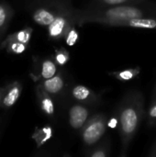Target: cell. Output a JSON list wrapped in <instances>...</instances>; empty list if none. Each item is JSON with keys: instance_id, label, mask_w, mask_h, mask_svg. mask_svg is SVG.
Wrapping results in <instances>:
<instances>
[{"instance_id": "ba28073f", "label": "cell", "mask_w": 156, "mask_h": 157, "mask_svg": "<svg viewBox=\"0 0 156 157\" xmlns=\"http://www.w3.org/2000/svg\"><path fill=\"white\" fill-rule=\"evenodd\" d=\"M116 27H126V28H135V29H156V16L154 17H134L122 20L119 22Z\"/></svg>"}, {"instance_id": "8fae6325", "label": "cell", "mask_w": 156, "mask_h": 157, "mask_svg": "<svg viewBox=\"0 0 156 157\" xmlns=\"http://www.w3.org/2000/svg\"><path fill=\"white\" fill-rule=\"evenodd\" d=\"M40 86L44 88L45 91H47L51 96L60 95L65 87V79L62 73H57L54 76L48 79H44Z\"/></svg>"}, {"instance_id": "5b68a950", "label": "cell", "mask_w": 156, "mask_h": 157, "mask_svg": "<svg viewBox=\"0 0 156 157\" xmlns=\"http://www.w3.org/2000/svg\"><path fill=\"white\" fill-rule=\"evenodd\" d=\"M90 106L76 102L74 103L68 110V122L70 127L74 131H79L85 126L86 121L92 116Z\"/></svg>"}, {"instance_id": "e0dca14e", "label": "cell", "mask_w": 156, "mask_h": 157, "mask_svg": "<svg viewBox=\"0 0 156 157\" xmlns=\"http://www.w3.org/2000/svg\"><path fill=\"white\" fill-rule=\"evenodd\" d=\"M57 74V64L51 59H45L41 63L40 77L48 79L54 76Z\"/></svg>"}, {"instance_id": "9c48e42d", "label": "cell", "mask_w": 156, "mask_h": 157, "mask_svg": "<svg viewBox=\"0 0 156 157\" xmlns=\"http://www.w3.org/2000/svg\"><path fill=\"white\" fill-rule=\"evenodd\" d=\"M22 92V85L18 81L11 83L6 87V92L2 100V107L4 109H9L13 107L19 99Z\"/></svg>"}, {"instance_id": "cb8c5ba5", "label": "cell", "mask_w": 156, "mask_h": 157, "mask_svg": "<svg viewBox=\"0 0 156 157\" xmlns=\"http://www.w3.org/2000/svg\"><path fill=\"white\" fill-rule=\"evenodd\" d=\"M148 156L150 157H156V143L154 144V146L152 147L150 153L148 154Z\"/></svg>"}, {"instance_id": "ac0fdd59", "label": "cell", "mask_w": 156, "mask_h": 157, "mask_svg": "<svg viewBox=\"0 0 156 157\" xmlns=\"http://www.w3.org/2000/svg\"><path fill=\"white\" fill-rule=\"evenodd\" d=\"M12 17V9L4 3H0V34L6 29Z\"/></svg>"}, {"instance_id": "7c38bea8", "label": "cell", "mask_w": 156, "mask_h": 157, "mask_svg": "<svg viewBox=\"0 0 156 157\" xmlns=\"http://www.w3.org/2000/svg\"><path fill=\"white\" fill-rule=\"evenodd\" d=\"M110 155V142L108 138H106L100 144L88 148L85 153V155L88 157H108Z\"/></svg>"}, {"instance_id": "5bb4252c", "label": "cell", "mask_w": 156, "mask_h": 157, "mask_svg": "<svg viewBox=\"0 0 156 157\" xmlns=\"http://www.w3.org/2000/svg\"><path fill=\"white\" fill-rule=\"evenodd\" d=\"M52 129L51 126H44L41 129H36L33 135H32V139L35 141L37 147H40L42 146L46 142H48L51 136H52Z\"/></svg>"}, {"instance_id": "603a6c76", "label": "cell", "mask_w": 156, "mask_h": 157, "mask_svg": "<svg viewBox=\"0 0 156 157\" xmlns=\"http://www.w3.org/2000/svg\"><path fill=\"white\" fill-rule=\"evenodd\" d=\"M119 126V121L118 118H112L109 121H108V127L111 129H115Z\"/></svg>"}, {"instance_id": "8992f818", "label": "cell", "mask_w": 156, "mask_h": 157, "mask_svg": "<svg viewBox=\"0 0 156 157\" xmlns=\"http://www.w3.org/2000/svg\"><path fill=\"white\" fill-rule=\"evenodd\" d=\"M70 93L72 98L74 101L90 107H97L101 103L100 96L96 94L92 89L83 85L77 84L73 86Z\"/></svg>"}, {"instance_id": "ffe728a7", "label": "cell", "mask_w": 156, "mask_h": 157, "mask_svg": "<svg viewBox=\"0 0 156 157\" xmlns=\"http://www.w3.org/2000/svg\"><path fill=\"white\" fill-rule=\"evenodd\" d=\"M75 26L76 25L73 26L67 31V33L65 34V36L63 38V40H65L66 44L69 45V46H74L77 42L78 39H79V34H78V31L75 29Z\"/></svg>"}, {"instance_id": "3957f363", "label": "cell", "mask_w": 156, "mask_h": 157, "mask_svg": "<svg viewBox=\"0 0 156 157\" xmlns=\"http://www.w3.org/2000/svg\"><path fill=\"white\" fill-rule=\"evenodd\" d=\"M76 24V8L70 2L65 1L60 12L48 28V36L52 40H63L67 31Z\"/></svg>"}, {"instance_id": "d4e9b609", "label": "cell", "mask_w": 156, "mask_h": 157, "mask_svg": "<svg viewBox=\"0 0 156 157\" xmlns=\"http://www.w3.org/2000/svg\"><path fill=\"white\" fill-rule=\"evenodd\" d=\"M6 86L0 87V107H2V100H3L5 92H6Z\"/></svg>"}, {"instance_id": "d6986e66", "label": "cell", "mask_w": 156, "mask_h": 157, "mask_svg": "<svg viewBox=\"0 0 156 157\" xmlns=\"http://www.w3.org/2000/svg\"><path fill=\"white\" fill-rule=\"evenodd\" d=\"M28 46H29L28 44H25L23 42L10 41V42H7L6 44H5L4 46H2L0 49H6L7 51V52H9V53L21 54L27 50Z\"/></svg>"}, {"instance_id": "7a4b0ae2", "label": "cell", "mask_w": 156, "mask_h": 157, "mask_svg": "<svg viewBox=\"0 0 156 157\" xmlns=\"http://www.w3.org/2000/svg\"><path fill=\"white\" fill-rule=\"evenodd\" d=\"M145 115L144 98L142 92L136 89L128 91L120 100L117 109L119 132L121 140L120 156L127 155L130 144Z\"/></svg>"}, {"instance_id": "52a82bcc", "label": "cell", "mask_w": 156, "mask_h": 157, "mask_svg": "<svg viewBox=\"0 0 156 157\" xmlns=\"http://www.w3.org/2000/svg\"><path fill=\"white\" fill-rule=\"evenodd\" d=\"M65 1H57L52 7H38L32 13L33 20L40 26L48 27L55 19Z\"/></svg>"}, {"instance_id": "2e32d148", "label": "cell", "mask_w": 156, "mask_h": 157, "mask_svg": "<svg viewBox=\"0 0 156 157\" xmlns=\"http://www.w3.org/2000/svg\"><path fill=\"white\" fill-rule=\"evenodd\" d=\"M148 0H92L89 6H111L120 5H131L141 4Z\"/></svg>"}, {"instance_id": "30bf717a", "label": "cell", "mask_w": 156, "mask_h": 157, "mask_svg": "<svg viewBox=\"0 0 156 157\" xmlns=\"http://www.w3.org/2000/svg\"><path fill=\"white\" fill-rule=\"evenodd\" d=\"M36 94H37V98H38L40 109L47 116L53 117V115L55 113V107H54V103H53L51 95L49 94L47 91H45L44 88L40 85H39L37 86Z\"/></svg>"}, {"instance_id": "484cf974", "label": "cell", "mask_w": 156, "mask_h": 157, "mask_svg": "<svg viewBox=\"0 0 156 157\" xmlns=\"http://www.w3.org/2000/svg\"><path fill=\"white\" fill-rule=\"evenodd\" d=\"M152 100H154L156 101V86H155V88H154V96H153V99Z\"/></svg>"}, {"instance_id": "7402d4cb", "label": "cell", "mask_w": 156, "mask_h": 157, "mask_svg": "<svg viewBox=\"0 0 156 157\" xmlns=\"http://www.w3.org/2000/svg\"><path fill=\"white\" fill-rule=\"evenodd\" d=\"M148 125L151 127L156 126V101L152 100L149 109L146 113Z\"/></svg>"}, {"instance_id": "6da1fadb", "label": "cell", "mask_w": 156, "mask_h": 157, "mask_svg": "<svg viewBox=\"0 0 156 157\" xmlns=\"http://www.w3.org/2000/svg\"><path fill=\"white\" fill-rule=\"evenodd\" d=\"M156 16V4L143 2L141 4L120 5L111 6H88L83 9H76V24H100L116 27L125 19L143 17Z\"/></svg>"}, {"instance_id": "4fadbf2b", "label": "cell", "mask_w": 156, "mask_h": 157, "mask_svg": "<svg viewBox=\"0 0 156 157\" xmlns=\"http://www.w3.org/2000/svg\"><path fill=\"white\" fill-rule=\"evenodd\" d=\"M32 32H33V29L31 28H26V29H23L21 30H18V31H16L12 34H9L1 43L0 45V48L2 46H4L5 44H6L7 42H10V41H19V42H23L25 44H28L29 43V40L31 39V36H32Z\"/></svg>"}, {"instance_id": "9a60e30c", "label": "cell", "mask_w": 156, "mask_h": 157, "mask_svg": "<svg viewBox=\"0 0 156 157\" xmlns=\"http://www.w3.org/2000/svg\"><path fill=\"white\" fill-rule=\"evenodd\" d=\"M141 74V68L140 67H135V68H128L122 71H117V72H112L110 75L114 76L116 79L121 81V82H126L130 81L135 77H137Z\"/></svg>"}, {"instance_id": "277c9868", "label": "cell", "mask_w": 156, "mask_h": 157, "mask_svg": "<svg viewBox=\"0 0 156 157\" xmlns=\"http://www.w3.org/2000/svg\"><path fill=\"white\" fill-rule=\"evenodd\" d=\"M108 118L104 113H95L80 130V137L88 149L96 145L104 136L108 128Z\"/></svg>"}, {"instance_id": "44dd1931", "label": "cell", "mask_w": 156, "mask_h": 157, "mask_svg": "<svg viewBox=\"0 0 156 157\" xmlns=\"http://www.w3.org/2000/svg\"><path fill=\"white\" fill-rule=\"evenodd\" d=\"M69 59H70V55L66 50L60 49V50L56 51L55 56H54V61L58 65H61V66L65 65L68 63Z\"/></svg>"}]
</instances>
